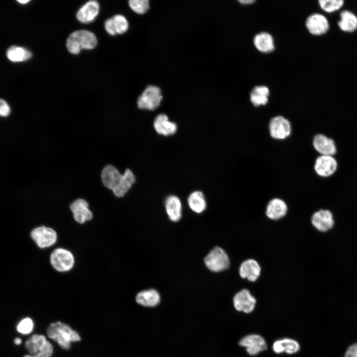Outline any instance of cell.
<instances>
[{"label":"cell","instance_id":"37","mask_svg":"<svg viewBox=\"0 0 357 357\" xmlns=\"http://www.w3.org/2000/svg\"><path fill=\"white\" fill-rule=\"evenodd\" d=\"M238 1L243 4H249L254 2V0H239Z\"/></svg>","mask_w":357,"mask_h":357},{"label":"cell","instance_id":"5","mask_svg":"<svg viewBox=\"0 0 357 357\" xmlns=\"http://www.w3.org/2000/svg\"><path fill=\"white\" fill-rule=\"evenodd\" d=\"M50 262L55 270L60 272H64L72 269L74 264V258L69 250L58 248L52 252Z\"/></svg>","mask_w":357,"mask_h":357},{"label":"cell","instance_id":"31","mask_svg":"<svg viewBox=\"0 0 357 357\" xmlns=\"http://www.w3.org/2000/svg\"><path fill=\"white\" fill-rule=\"evenodd\" d=\"M128 2L131 9L138 14H144L149 8L148 0H130Z\"/></svg>","mask_w":357,"mask_h":357},{"label":"cell","instance_id":"17","mask_svg":"<svg viewBox=\"0 0 357 357\" xmlns=\"http://www.w3.org/2000/svg\"><path fill=\"white\" fill-rule=\"evenodd\" d=\"M260 273L261 267L258 262L253 259H248L244 261L239 268L240 276L250 282L256 281Z\"/></svg>","mask_w":357,"mask_h":357},{"label":"cell","instance_id":"7","mask_svg":"<svg viewBox=\"0 0 357 357\" xmlns=\"http://www.w3.org/2000/svg\"><path fill=\"white\" fill-rule=\"evenodd\" d=\"M269 130L270 134L273 138L283 140L291 135L292 125L287 119L282 116H277L270 120Z\"/></svg>","mask_w":357,"mask_h":357},{"label":"cell","instance_id":"25","mask_svg":"<svg viewBox=\"0 0 357 357\" xmlns=\"http://www.w3.org/2000/svg\"><path fill=\"white\" fill-rule=\"evenodd\" d=\"M269 89L265 85H257L253 88L250 93V100L255 107L265 105L268 102Z\"/></svg>","mask_w":357,"mask_h":357},{"label":"cell","instance_id":"9","mask_svg":"<svg viewBox=\"0 0 357 357\" xmlns=\"http://www.w3.org/2000/svg\"><path fill=\"white\" fill-rule=\"evenodd\" d=\"M305 26L308 32L315 36L325 34L330 28L328 19L319 13H314L309 15L306 19Z\"/></svg>","mask_w":357,"mask_h":357},{"label":"cell","instance_id":"27","mask_svg":"<svg viewBox=\"0 0 357 357\" xmlns=\"http://www.w3.org/2000/svg\"><path fill=\"white\" fill-rule=\"evenodd\" d=\"M6 56L9 60L18 62L30 59L32 57V54L24 48L12 46L8 49L6 52Z\"/></svg>","mask_w":357,"mask_h":357},{"label":"cell","instance_id":"20","mask_svg":"<svg viewBox=\"0 0 357 357\" xmlns=\"http://www.w3.org/2000/svg\"><path fill=\"white\" fill-rule=\"evenodd\" d=\"M272 349L277 354L285 353L292 355L298 352L300 346L298 342L294 339L284 338L275 341L273 344Z\"/></svg>","mask_w":357,"mask_h":357},{"label":"cell","instance_id":"8","mask_svg":"<svg viewBox=\"0 0 357 357\" xmlns=\"http://www.w3.org/2000/svg\"><path fill=\"white\" fill-rule=\"evenodd\" d=\"M32 239L41 248L49 247L57 241V234L53 229L45 226L35 228L31 233Z\"/></svg>","mask_w":357,"mask_h":357},{"label":"cell","instance_id":"33","mask_svg":"<svg viewBox=\"0 0 357 357\" xmlns=\"http://www.w3.org/2000/svg\"><path fill=\"white\" fill-rule=\"evenodd\" d=\"M54 348L52 344L48 341L45 347L34 355H27L23 357H51Z\"/></svg>","mask_w":357,"mask_h":357},{"label":"cell","instance_id":"32","mask_svg":"<svg viewBox=\"0 0 357 357\" xmlns=\"http://www.w3.org/2000/svg\"><path fill=\"white\" fill-rule=\"evenodd\" d=\"M34 327V323L32 320L26 317L21 320L17 324L16 327L17 331L24 335L30 333Z\"/></svg>","mask_w":357,"mask_h":357},{"label":"cell","instance_id":"1","mask_svg":"<svg viewBox=\"0 0 357 357\" xmlns=\"http://www.w3.org/2000/svg\"><path fill=\"white\" fill-rule=\"evenodd\" d=\"M101 178L104 185L111 189L118 197H123L135 181L133 172L129 169L121 175L112 165H107L103 170Z\"/></svg>","mask_w":357,"mask_h":357},{"label":"cell","instance_id":"39","mask_svg":"<svg viewBox=\"0 0 357 357\" xmlns=\"http://www.w3.org/2000/svg\"><path fill=\"white\" fill-rule=\"evenodd\" d=\"M17 1L19 3H20L21 4H25L26 3H28L29 1V0H17Z\"/></svg>","mask_w":357,"mask_h":357},{"label":"cell","instance_id":"34","mask_svg":"<svg viewBox=\"0 0 357 357\" xmlns=\"http://www.w3.org/2000/svg\"><path fill=\"white\" fill-rule=\"evenodd\" d=\"M11 112L8 104L3 99L0 98V117H7Z\"/></svg>","mask_w":357,"mask_h":357},{"label":"cell","instance_id":"15","mask_svg":"<svg viewBox=\"0 0 357 357\" xmlns=\"http://www.w3.org/2000/svg\"><path fill=\"white\" fill-rule=\"evenodd\" d=\"M312 144L314 149L321 155L333 156L336 153L337 149L334 140L324 134L315 135Z\"/></svg>","mask_w":357,"mask_h":357},{"label":"cell","instance_id":"29","mask_svg":"<svg viewBox=\"0 0 357 357\" xmlns=\"http://www.w3.org/2000/svg\"><path fill=\"white\" fill-rule=\"evenodd\" d=\"M318 2L321 8L329 13L339 10L344 4V0H319Z\"/></svg>","mask_w":357,"mask_h":357},{"label":"cell","instance_id":"6","mask_svg":"<svg viewBox=\"0 0 357 357\" xmlns=\"http://www.w3.org/2000/svg\"><path fill=\"white\" fill-rule=\"evenodd\" d=\"M162 99L160 89L157 86L150 85L138 98L137 106L142 110H154L159 106Z\"/></svg>","mask_w":357,"mask_h":357},{"label":"cell","instance_id":"16","mask_svg":"<svg viewBox=\"0 0 357 357\" xmlns=\"http://www.w3.org/2000/svg\"><path fill=\"white\" fill-rule=\"evenodd\" d=\"M153 126L158 134L165 136L174 134L178 129L177 124L169 120L168 116L164 114H159L155 118Z\"/></svg>","mask_w":357,"mask_h":357},{"label":"cell","instance_id":"14","mask_svg":"<svg viewBox=\"0 0 357 357\" xmlns=\"http://www.w3.org/2000/svg\"><path fill=\"white\" fill-rule=\"evenodd\" d=\"M88 207L87 202L83 199H76L71 203L70 210L76 222L83 224L92 218V213Z\"/></svg>","mask_w":357,"mask_h":357},{"label":"cell","instance_id":"13","mask_svg":"<svg viewBox=\"0 0 357 357\" xmlns=\"http://www.w3.org/2000/svg\"><path fill=\"white\" fill-rule=\"evenodd\" d=\"M312 225L319 231L325 232L332 228L334 221L332 213L328 210H320L311 217Z\"/></svg>","mask_w":357,"mask_h":357},{"label":"cell","instance_id":"30","mask_svg":"<svg viewBox=\"0 0 357 357\" xmlns=\"http://www.w3.org/2000/svg\"><path fill=\"white\" fill-rule=\"evenodd\" d=\"M112 19L117 34H122L126 32L128 28V23L124 16L116 15Z\"/></svg>","mask_w":357,"mask_h":357},{"label":"cell","instance_id":"24","mask_svg":"<svg viewBox=\"0 0 357 357\" xmlns=\"http://www.w3.org/2000/svg\"><path fill=\"white\" fill-rule=\"evenodd\" d=\"M160 296L154 289L144 290L139 292L136 296V302L145 306H155L160 302Z\"/></svg>","mask_w":357,"mask_h":357},{"label":"cell","instance_id":"2","mask_svg":"<svg viewBox=\"0 0 357 357\" xmlns=\"http://www.w3.org/2000/svg\"><path fill=\"white\" fill-rule=\"evenodd\" d=\"M48 336L63 349L68 350L71 343L80 341L79 334L67 324L58 321L51 323L48 328Z\"/></svg>","mask_w":357,"mask_h":357},{"label":"cell","instance_id":"18","mask_svg":"<svg viewBox=\"0 0 357 357\" xmlns=\"http://www.w3.org/2000/svg\"><path fill=\"white\" fill-rule=\"evenodd\" d=\"M99 9V4L97 1L90 0L78 11L76 14L77 19L83 23H90L98 15Z\"/></svg>","mask_w":357,"mask_h":357},{"label":"cell","instance_id":"26","mask_svg":"<svg viewBox=\"0 0 357 357\" xmlns=\"http://www.w3.org/2000/svg\"><path fill=\"white\" fill-rule=\"evenodd\" d=\"M189 208L196 213L203 212L206 208V199L203 193L200 191H194L191 193L187 199Z\"/></svg>","mask_w":357,"mask_h":357},{"label":"cell","instance_id":"35","mask_svg":"<svg viewBox=\"0 0 357 357\" xmlns=\"http://www.w3.org/2000/svg\"><path fill=\"white\" fill-rule=\"evenodd\" d=\"M105 28L106 31L111 35H117L112 18H110L106 20L105 22Z\"/></svg>","mask_w":357,"mask_h":357},{"label":"cell","instance_id":"19","mask_svg":"<svg viewBox=\"0 0 357 357\" xmlns=\"http://www.w3.org/2000/svg\"><path fill=\"white\" fill-rule=\"evenodd\" d=\"M288 206L282 199L275 198L268 203L266 209V215L273 220H278L284 217L287 214Z\"/></svg>","mask_w":357,"mask_h":357},{"label":"cell","instance_id":"21","mask_svg":"<svg viewBox=\"0 0 357 357\" xmlns=\"http://www.w3.org/2000/svg\"><path fill=\"white\" fill-rule=\"evenodd\" d=\"M165 205L169 219L173 222L178 221L182 214V205L179 198L174 195L167 197Z\"/></svg>","mask_w":357,"mask_h":357},{"label":"cell","instance_id":"11","mask_svg":"<svg viewBox=\"0 0 357 357\" xmlns=\"http://www.w3.org/2000/svg\"><path fill=\"white\" fill-rule=\"evenodd\" d=\"M233 303L237 310L249 313L254 309L256 300L249 290L242 289L235 295Z\"/></svg>","mask_w":357,"mask_h":357},{"label":"cell","instance_id":"4","mask_svg":"<svg viewBox=\"0 0 357 357\" xmlns=\"http://www.w3.org/2000/svg\"><path fill=\"white\" fill-rule=\"evenodd\" d=\"M206 267L211 271L219 272L227 269L230 259L226 252L220 247L212 249L204 259Z\"/></svg>","mask_w":357,"mask_h":357},{"label":"cell","instance_id":"23","mask_svg":"<svg viewBox=\"0 0 357 357\" xmlns=\"http://www.w3.org/2000/svg\"><path fill=\"white\" fill-rule=\"evenodd\" d=\"M338 25L343 32H354L357 30V16L351 10H343L340 13Z\"/></svg>","mask_w":357,"mask_h":357},{"label":"cell","instance_id":"36","mask_svg":"<svg viewBox=\"0 0 357 357\" xmlns=\"http://www.w3.org/2000/svg\"><path fill=\"white\" fill-rule=\"evenodd\" d=\"M344 357H357V343L354 344L349 347Z\"/></svg>","mask_w":357,"mask_h":357},{"label":"cell","instance_id":"12","mask_svg":"<svg viewBox=\"0 0 357 357\" xmlns=\"http://www.w3.org/2000/svg\"><path fill=\"white\" fill-rule=\"evenodd\" d=\"M314 169L318 176L328 177L336 172L337 162L332 156L320 155L315 161Z\"/></svg>","mask_w":357,"mask_h":357},{"label":"cell","instance_id":"28","mask_svg":"<svg viewBox=\"0 0 357 357\" xmlns=\"http://www.w3.org/2000/svg\"><path fill=\"white\" fill-rule=\"evenodd\" d=\"M48 340L43 335L35 334L31 336L25 342V348L30 355H34L41 350Z\"/></svg>","mask_w":357,"mask_h":357},{"label":"cell","instance_id":"22","mask_svg":"<svg viewBox=\"0 0 357 357\" xmlns=\"http://www.w3.org/2000/svg\"><path fill=\"white\" fill-rule=\"evenodd\" d=\"M253 44L255 48L262 53H270L275 49L274 38L267 32L256 34L253 38Z\"/></svg>","mask_w":357,"mask_h":357},{"label":"cell","instance_id":"38","mask_svg":"<svg viewBox=\"0 0 357 357\" xmlns=\"http://www.w3.org/2000/svg\"><path fill=\"white\" fill-rule=\"evenodd\" d=\"M14 342L15 344L18 345L21 344V343L22 342V340L20 338H16L14 339Z\"/></svg>","mask_w":357,"mask_h":357},{"label":"cell","instance_id":"10","mask_svg":"<svg viewBox=\"0 0 357 357\" xmlns=\"http://www.w3.org/2000/svg\"><path fill=\"white\" fill-rule=\"evenodd\" d=\"M239 346L244 347L247 353L251 356L258 355L267 349L265 339L258 334H249L242 337L238 342Z\"/></svg>","mask_w":357,"mask_h":357},{"label":"cell","instance_id":"3","mask_svg":"<svg viewBox=\"0 0 357 357\" xmlns=\"http://www.w3.org/2000/svg\"><path fill=\"white\" fill-rule=\"evenodd\" d=\"M97 44V39L95 34L84 30L72 33L66 41L68 51L74 55L79 54L82 49H92Z\"/></svg>","mask_w":357,"mask_h":357}]
</instances>
